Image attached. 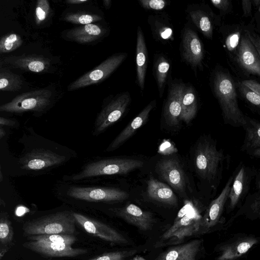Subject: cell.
I'll list each match as a JSON object with an SVG mask.
<instances>
[{
    "label": "cell",
    "instance_id": "836d02e7",
    "mask_svg": "<svg viewBox=\"0 0 260 260\" xmlns=\"http://www.w3.org/2000/svg\"><path fill=\"white\" fill-rule=\"evenodd\" d=\"M27 238L30 241L66 244L70 245L73 244L77 240L76 237L74 235L65 234L35 235Z\"/></svg>",
    "mask_w": 260,
    "mask_h": 260
},
{
    "label": "cell",
    "instance_id": "c3c4849f",
    "mask_svg": "<svg viewBox=\"0 0 260 260\" xmlns=\"http://www.w3.org/2000/svg\"><path fill=\"white\" fill-rule=\"evenodd\" d=\"M247 153L253 157L260 158V148L249 151Z\"/></svg>",
    "mask_w": 260,
    "mask_h": 260
},
{
    "label": "cell",
    "instance_id": "d4e9b609",
    "mask_svg": "<svg viewBox=\"0 0 260 260\" xmlns=\"http://www.w3.org/2000/svg\"><path fill=\"white\" fill-rule=\"evenodd\" d=\"M202 244L201 239H195L169 247L159 254L156 260H196Z\"/></svg>",
    "mask_w": 260,
    "mask_h": 260
},
{
    "label": "cell",
    "instance_id": "5b68a950",
    "mask_svg": "<svg viewBox=\"0 0 260 260\" xmlns=\"http://www.w3.org/2000/svg\"><path fill=\"white\" fill-rule=\"evenodd\" d=\"M202 217L191 203H186L179 211L173 225L161 236L160 243H177L200 231ZM157 243V244H159Z\"/></svg>",
    "mask_w": 260,
    "mask_h": 260
},
{
    "label": "cell",
    "instance_id": "30bf717a",
    "mask_svg": "<svg viewBox=\"0 0 260 260\" xmlns=\"http://www.w3.org/2000/svg\"><path fill=\"white\" fill-rule=\"evenodd\" d=\"M67 194L76 200L94 202L120 201L129 197L127 192L117 188L80 186H71Z\"/></svg>",
    "mask_w": 260,
    "mask_h": 260
},
{
    "label": "cell",
    "instance_id": "d590c367",
    "mask_svg": "<svg viewBox=\"0 0 260 260\" xmlns=\"http://www.w3.org/2000/svg\"><path fill=\"white\" fill-rule=\"evenodd\" d=\"M22 44V40L18 34H7L3 36L0 40V52L6 53L12 52L19 48Z\"/></svg>",
    "mask_w": 260,
    "mask_h": 260
},
{
    "label": "cell",
    "instance_id": "8fae6325",
    "mask_svg": "<svg viewBox=\"0 0 260 260\" xmlns=\"http://www.w3.org/2000/svg\"><path fill=\"white\" fill-rule=\"evenodd\" d=\"M259 241V239L253 235H236L219 245L216 260H237Z\"/></svg>",
    "mask_w": 260,
    "mask_h": 260
},
{
    "label": "cell",
    "instance_id": "7a4b0ae2",
    "mask_svg": "<svg viewBox=\"0 0 260 260\" xmlns=\"http://www.w3.org/2000/svg\"><path fill=\"white\" fill-rule=\"evenodd\" d=\"M224 159L222 150H218L213 141L205 139L199 144L196 150L197 172L211 186H216L221 178Z\"/></svg>",
    "mask_w": 260,
    "mask_h": 260
},
{
    "label": "cell",
    "instance_id": "e575fe53",
    "mask_svg": "<svg viewBox=\"0 0 260 260\" xmlns=\"http://www.w3.org/2000/svg\"><path fill=\"white\" fill-rule=\"evenodd\" d=\"M102 19V17L100 15L85 12L69 13L65 15L63 18V20L66 21L83 25L91 24Z\"/></svg>",
    "mask_w": 260,
    "mask_h": 260
},
{
    "label": "cell",
    "instance_id": "bcb514c9",
    "mask_svg": "<svg viewBox=\"0 0 260 260\" xmlns=\"http://www.w3.org/2000/svg\"><path fill=\"white\" fill-rule=\"evenodd\" d=\"M242 7L244 15L248 17L251 15L252 11V1L244 0L242 1Z\"/></svg>",
    "mask_w": 260,
    "mask_h": 260
},
{
    "label": "cell",
    "instance_id": "f35d334b",
    "mask_svg": "<svg viewBox=\"0 0 260 260\" xmlns=\"http://www.w3.org/2000/svg\"><path fill=\"white\" fill-rule=\"evenodd\" d=\"M50 10L47 0H38L35 9V22L38 25L43 22L48 17Z\"/></svg>",
    "mask_w": 260,
    "mask_h": 260
},
{
    "label": "cell",
    "instance_id": "681fc988",
    "mask_svg": "<svg viewBox=\"0 0 260 260\" xmlns=\"http://www.w3.org/2000/svg\"><path fill=\"white\" fill-rule=\"evenodd\" d=\"M255 187L258 190V192H260V172L257 174L255 178Z\"/></svg>",
    "mask_w": 260,
    "mask_h": 260
},
{
    "label": "cell",
    "instance_id": "8d00e7d4",
    "mask_svg": "<svg viewBox=\"0 0 260 260\" xmlns=\"http://www.w3.org/2000/svg\"><path fill=\"white\" fill-rule=\"evenodd\" d=\"M242 210L253 217L260 218V192H255L246 197Z\"/></svg>",
    "mask_w": 260,
    "mask_h": 260
},
{
    "label": "cell",
    "instance_id": "2e32d148",
    "mask_svg": "<svg viewBox=\"0 0 260 260\" xmlns=\"http://www.w3.org/2000/svg\"><path fill=\"white\" fill-rule=\"evenodd\" d=\"M236 59L245 72L260 78V56L245 33L241 37Z\"/></svg>",
    "mask_w": 260,
    "mask_h": 260
},
{
    "label": "cell",
    "instance_id": "f907efd6",
    "mask_svg": "<svg viewBox=\"0 0 260 260\" xmlns=\"http://www.w3.org/2000/svg\"><path fill=\"white\" fill-rule=\"evenodd\" d=\"M87 0H68L67 3L70 4H80L87 2Z\"/></svg>",
    "mask_w": 260,
    "mask_h": 260
},
{
    "label": "cell",
    "instance_id": "7bdbcfd3",
    "mask_svg": "<svg viewBox=\"0 0 260 260\" xmlns=\"http://www.w3.org/2000/svg\"><path fill=\"white\" fill-rule=\"evenodd\" d=\"M245 32L260 56V37L257 34L247 30H245Z\"/></svg>",
    "mask_w": 260,
    "mask_h": 260
},
{
    "label": "cell",
    "instance_id": "60d3db41",
    "mask_svg": "<svg viewBox=\"0 0 260 260\" xmlns=\"http://www.w3.org/2000/svg\"><path fill=\"white\" fill-rule=\"evenodd\" d=\"M140 5L144 9L160 11L165 9L170 2L166 0H138Z\"/></svg>",
    "mask_w": 260,
    "mask_h": 260
},
{
    "label": "cell",
    "instance_id": "816d5d0a",
    "mask_svg": "<svg viewBox=\"0 0 260 260\" xmlns=\"http://www.w3.org/2000/svg\"><path fill=\"white\" fill-rule=\"evenodd\" d=\"M112 1L111 0H104L103 5L106 9H109L111 6Z\"/></svg>",
    "mask_w": 260,
    "mask_h": 260
},
{
    "label": "cell",
    "instance_id": "d6986e66",
    "mask_svg": "<svg viewBox=\"0 0 260 260\" xmlns=\"http://www.w3.org/2000/svg\"><path fill=\"white\" fill-rule=\"evenodd\" d=\"M234 176L228 198V213L238 205L248 190L252 172L244 165H241ZM227 211V212H228Z\"/></svg>",
    "mask_w": 260,
    "mask_h": 260
},
{
    "label": "cell",
    "instance_id": "52a82bcc",
    "mask_svg": "<svg viewBox=\"0 0 260 260\" xmlns=\"http://www.w3.org/2000/svg\"><path fill=\"white\" fill-rule=\"evenodd\" d=\"M131 102V97L128 91L113 97L98 114L94 123L93 135H99L120 119Z\"/></svg>",
    "mask_w": 260,
    "mask_h": 260
},
{
    "label": "cell",
    "instance_id": "484cf974",
    "mask_svg": "<svg viewBox=\"0 0 260 260\" xmlns=\"http://www.w3.org/2000/svg\"><path fill=\"white\" fill-rule=\"evenodd\" d=\"M148 54L145 38L140 26L137 29L136 47V82L142 91L145 88Z\"/></svg>",
    "mask_w": 260,
    "mask_h": 260
},
{
    "label": "cell",
    "instance_id": "1f68e13d",
    "mask_svg": "<svg viewBox=\"0 0 260 260\" xmlns=\"http://www.w3.org/2000/svg\"><path fill=\"white\" fill-rule=\"evenodd\" d=\"M246 123L243 127L245 137L241 150L246 152L260 148V122L246 117Z\"/></svg>",
    "mask_w": 260,
    "mask_h": 260
},
{
    "label": "cell",
    "instance_id": "f6af8a7d",
    "mask_svg": "<svg viewBox=\"0 0 260 260\" xmlns=\"http://www.w3.org/2000/svg\"><path fill=\"white\" fill-rule=\"evenodd\" d=\"M210 2L215 7L222 11H228L231 5L228 0H212Z\"/></svg>",
    "mask_w": 260,
    "mask_h": 260
},
{
    "label": "cell",
    "instance_id": "8992f818",
    "mask_svg": "<svg viewBox=\"0 0 260 260\" xmlns=\"http://www.w3.org/2000/svg\"><path fill=\"white\" fill-rule=\"evenodd\" d=\"M52 92L46 88L23 93L0 106L1 112L21 113L28 111L41 112L51 102Z\"/></svg>",
    "mask_w": 260,
    "mask_h": 260
},
{
    "label": "cell",
    "instance_id": "4316f807",
    "mask_svg": "<svg viewBox=\"0 0 260 260\" xmlns=\"http://www.w3.org/2000/svg\"><path fill=\"white\" fill-rule=\"evenodd\" d=\"M106 33V30L102 26L91 23L69 30L66 37L79 43H88L100 39Z\"/></svg>",
    "mask_w": 260,
    "mask_h": 260
},
{
    "label": "cell",
    "instance_id": "e0dca14e",
    "mask_svg": "<svg viewBox=\"0 0 260 260\" xmlns=\"http://www.w3.org/2000/svg\"><path fill=\"white\" fill-rule=\"evenodd\" d=\"M114 211L118 216L141 231L151 230L155 222L151 212L144 211L134 204H127Z\"/></svg>",
    "mask_w": 260,
    "mask_h": 260
},
{
    "label": "cell",
    "instance_id": "603a6c76",
    "mask_svg": "<svg viewBox=\"0 0 260 260\" xmlns=\"http://www.w3.org/2000/svg\"><path fill=\"white\" fill-rule=\"evenodd\" d=\"M4 62L11 66L34 73L46 72L50 66V60L41 55L22 54L7 56Z\"/></svg>",
    "mask_w": 260,
    "mask_h": 260
},
{
    "label": "cell",
    "instance_id": "9c48e42d",
    "mask_svg": "<svg viewBox=\"0 0 260 260\" xmlns=\"http://www.w3.org/2000/svg\"><path fill=\"white\" fill-rule=\"evenodd\" d=\"M128 54L120 52L114 54L92 70L86 73L68 87L69 91L102 82L115 71L126 59Z\"/></svg>",
    "mask_w": 260,
    "mask_h": 260
},
{
    "label": "cell",
    "instance_id": "3957f363",
    "mask_svg": "<svg viewBox=\"0 0 260 260\" xmlns=\"http://www.w3.org/2000/svg\"><path fill=\"white\" fill-rule=\"evenodd\" d=\"M76 222L73 212H56L25 222L22 226L23 235L27 237L47 234H72L76 231Z\"/></svg>",
    "mask_w": 260,
    "mask_h": 260
},
{
    "label": "cell",
    "instance_id": "7dc6e473",
    "mask_svg": "<svg viewBox=\"0 0 260 260\" xmlns=\"http://www.w3.org/2000/svg\"><path fill=\"white\" fill-rule=\"evenodd\" d=\"M17 122L12 119H7L2 117H0V125L10 126H16L17 125Z\"/></svg>",
    "mask_w": 260,
    "mask_h": 260
},
{
    "label": "cell",
    "instance_id": "f1b7e54d",
    "mask_svg": "<svg viewBox=\"0 0 260 260\" xmlns=\"http://www.w3.org/2000/svg\"><path fill=\"white\" fill-rule=\"evenodd\" d=\"M171 61L163 53H156L154 55L153 75L155 80L159 98L163 96L166 86L169 81L171 71Z\"/></svg>",
    "mask_w": 260,
    "mask_h": 260
},
{
    "label": "cell",
    "instance_id": "d6a6232c",
    "mask_svg": "<svg viewBox=\"0 0 260 260\" xmlns=\"http://www.w3.org/2000/svg\"><path fill=\"white\" fill-rule=\"evenodd\" d=\"M23 84L21 77L10 71L1 68L0 69V90L3 91L19 90Z\"/></svg>",
    "mask_w": 260,
    "mask_h": 260
},
{
    "label": "cell",
    "instance_id": "6da1fadb",
    "mask_svg": "<svg viewBox=\"0 0 260 260\" xmlns=\"http://www.w3.org/2000/svg\"><path fill=\"white\" fill-rule=\"evenodd\" d=\"M212 86L221 107L224 123L243 127L246 123V116L238 106L236 86L232 78L224 72L216 69L212 76Z\"/></svg>",
    "mask_w": 260,
    "mask_h": 260
},
{
    "label": "cell",
    "instance_id": "ab89813d",
    "mask_svg": "<svg viewBox=\"0 0 260 260\" xmlns=\"http://www.w3.org/2000/svg\"><path fill=\"white\" fill-rule=\"evenodd\" d=\"M238 85L239 91L245 99L260 110V96L243 85L241 82L238 83Z\"/></svg>",
    "mask_w": 260,
    "mask_h": 260
},
{
    "label": "cell",
    "instance_id": "ffe728a7",
    "mask_svg": "<svg viewBox=\"0 0 260 260\" xmlns=\"http://www.w3.org/2000/svg\"><path fill=\"white\" fill-rule=\"evenodd\" d=\"M157 171L160 177L173 188L182 191L185 186V179L180 164L175 159L170 158L159 161Z\"/></svg>",
    "mask_w": 260,
    "mask_h": 260
},
{
    "label": "cell",
    "instance_id": "74e56055",
    "mask_svg": "<svg viewBox=\"0 0 260 260\" xmlns=\"http://www.w3.org/2000/svg\"><path fill=\"white\" fill-rule=\"evenodd\" d=\"M137 252L136 249L112 251L87 260H125Z\"/></svg>",
    "mask_w": 260,
    "mask_h": 260
},
{
    "label": "cell",
    "instance_id": "ee69618b",
    "mask_svg": "<svg viewBox=\"0 0 260 260\" xmlns=\"http://www.w3.org/2000/svg\"><path fill=\"white\" fill-rule=\"evenodd\" d=\"M241 82L260 96V83L254 80H245Z\"/></svg>",
    "mask_w": 260,
    "mask_h": 260
},
{
    "label": "cell",
    "instance_id": "9a60e30c",
    "mask_svg": "<svg viewBox=\"0 0 260 260\" xmlns=\"http://www.w3.org/2000/svg\"><path fill=\"white\" fill-rule=\"evenodd\" d=\"M22 246L28 249L48 257H76L85 254L87 250L74 248L71 245L36 241L26 242Z\"/></svg>",
    "mask_w": 260,
    "mask_h": 260
},
{
    "label": "cell",
    "instance_id": "83f0119b",
    "mask_svg": "<svg viewBox=\"0 0 260 260\" xmlns=\"http://www.w3.org/2000/svg\"><path fill=\"white\" fill-rule=\"evenodd\" d=\"M147 192L152 200L171 206H177L178 199L166 184L150 177L147 181Z\"/></svg>",
    "mask_w": 260,
    "mask_h": 260
},
{
    "label": "cell",
    "instance_id": "7402d4cb",
    "mask_svg": "<svg viewBox=\"0 0 260 260\" xmlns=\"http://www.w3.org/2000/svg\"><path fill=\"white\" fill-rule=\"evenodd\" d=\"M156 105V100L151 101L114 139L106 151L110 152L117 149L131 137L146 122Z\"/></svg>",
    "mask_w": 260,
    "mask_h": 260
},
{
    "label": "cell",
    "instance_id": "7c38bea8",
    "mask_svg": "<svg viewBox=\"0 0 260 260\" xmlns=\"http://www.w3.org/2000/svg\"><path fill=\"white\" fill-rule=\"evenodd\" d=\"M76 222L86 232L105 241L116 244H127L128 241L114 229L98 220L73 212Z\"/></svg>",
    "mask_w": 260,
    "mask_h": 260
},
{
    "label": "cell",
    "instance_id": "4dcf8cb0",
    "mask_svg": "<svg viewBox=\"0 0 260 260\" xmlns=\"http://www.w3.org/2000/svg\"><path fill=\"white\" fill-rule=\"evenodd\" d=\"M14 245V231L7 212L0 215V260Z\"/></svg>",
    "mask_w": 260,
    "mask_h": 260
},
{
    "label": "cell",
    "instance_id": "f5cc1de1",
    "mask_svg": "<svg viewBox=\"0 0 260 260\" xmlns=\"http://www.w3.org/2000/svg\"><path fill=\"white\" fill-rule=\"evenodd\" d=\"M6 135V132L3 128L2 126L0 127V139H2Z\"/></svg>",
    "mask_w": 260,
    "mask_h": 260
},
{
    "label": "cell",
    "instance_id": "f546056e",
    "mask_svg": "<svg viewBox=\"0 0 260 260\" xmlns=\"http://www.w3.org/2000/svg\"><path fill=\"white\" fill-rule=\"evenodd\" d=\"M198 106V94L195 88L190 84H186L181 99V120L189 123L195 117Z\"/></svg>",
    "mask_w": 260,
    "mask_h": 260
},
{
    "label": "cell",
    "instance_id": "44dd1931",
    "mask_svg": "<svg viewBox=\"0 0 260 260\" xmlns=\"http://www.w3.org/2000/svg\"><path fill=\"white\" fill-rule=\"evenodd\" d=\"M147 22L152 37L156 41L167 44L174 40L173 25L167 13L150 15Z\"/></svg>",
    "mask_w": 260,
    "mask_h": 260
},
{
    "label": "cell",
    "instance_id": "ac0fdd59",
    "mask_svg": "<svg viewBox=\"0 0 260 260\" xmlns=\"http://www.w3.org/2000/svg\"><path fill=\"white\" fill-rule=\"evenodd\" d=\"M65 157L48 150L33 151L20 159L21 168L28 170H40L64 162Z\"/></svg>",
    "mask_w": 260,
    "mask_h": 260
},
{
    "label": "cell",
    "instance_id": "5bb4252c",
    "mask_svg": "<svg viewBox=\"0 0 260 260\" xmlns=\"http://www.w3.org/2000/svg\"><path fill=\"white\" fill-rule=\"evenodd\" d=\"M234 178L232 175L228 179L219 195L207 207L201 220V229L204 233L209 232L220 222L225 205L228 200L231 185Z\"/></svg>",
    "mask_w": 260,
    "mask_h": 260
},
{
    "label": "cell",
    "instance_id": "cb8c5ba5",
    "mask_svg": "<svg viewBox=\"0 0 260 260\" xmlns=\"http://www.w3.org/2000/svg\"><path fill=\"white\" fill-rule=\"evenodd\" d=\"M185 13L192 23L203 36L209 39L213 37V24L205 6L192 4L187 5Z\"/></svg>",
    "mask_w": 260,
    "mask_h": 260
},
{
    "label": "cell",
    "instance_id": "ba28073f",
    "mask_svg": "<svg viewBox=\"0 0 260 260\" xmlns=\"http://www.w3.org/2000/svg\"><path fill=\"white\" fill-rule=\"evenodd\" d=\"M180 52L182 60L196 74L203 68L204 49L196 31L186 23L181 31Z\"/></svg>",
    "mask_w": 260,
    "mask_h": 260
},
{
    "label": "cell",
    "instance_id": "4fadbf2b",
    "mask_svg": "<svg viewBox=\"0 0 260 260\" xmlns=\"http://www.w3.org/2000/svg\"><path fill=\"white\" fill-rule=\"evenodd\" d=\"M169 82L164 116L169 125L175 126L181 120V99L186 84L181 79L169 80Z\"/></svg>",
    "mask_w": 260,
    "mask_h": 260
},
{
    "label": "cell",
    "instance_id": "b9f144b4",
    "mask_svg": "<svg viewBox=\"0 0 260 260\" xmlns=\"http://www.w3.org/2000/svg\"><path fill=\"white\" fill-rule=\"evenodd\" d=\"M241 33L235 32L228 36L225 40L227 49L230 51L237 50L241 40Z\"/></svg>",
    "mask_w": 260,
    "mask_h": 260
},
{
    "label": "cell",
    "instance_id": "277c9868",
    "mask_svg": "<svg viewBox=\"0 0 260 260\" xmlns=\"http://www.w3.org/2000/svg\"><path fill=\"white\" fill-rule=\"evenodd\" d=\"M143 166V162L138 159H104L90 162L85 165L81 171L64 178L66 180L74 181L100 176L125 174Z\"/></svg>",
    "mask_w": 260,
    "mask_h": 260
}]
</instances>
